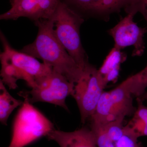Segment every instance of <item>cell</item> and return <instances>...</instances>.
<instances>
[{
  "label": "cell",
  "mask_w": 147,
  "mask_h": 147,
  "mask_svg": "<svg viewBox=\"0 0 147 147\" xmlns=\"http://www.w3.org/2000/svg\"><path fill=\"white\" fill-rule=\"evenodd\" d=\"M35 23L38 28L36 38L33 42L24 46L21 52L42 60L54 71L62 74L72 84H76L84 70L56 37L53 19H40Z\"/></svg>",
  "instance_id": "6da1fadb"
},
{
  "label": "cell",
  "mask_w": 147,
  "mask_h": 147,
  "mask_svg": "<svg viewBox=\"0 0 147 147\" xmlns=\"http://www.w3.org/2000/svg\"><path fill=\"white\" fill-rule=\"evenodd\" d=\"M1 39L3 48L0 55L1 79L9 89H16L19 80H24L32 88L53 71L51 67L36 58L12 48L2 32Z\"/></svg>",
  "instance_id": "7a4b0ae2"
},
{
  "label": "cell",
  "mask_w": 147,
  "mask_h": 147,
  "mask_svg": "<svg viewBox=\"0 0 147 147\" xmlns=\"http://www.w3.org/2000/svg\"><path fill=\"white\" fill-rule=\"evenodd\" d=\"M55 36L76 63L84 70L90 64L82 45L80 28L84 17L61 1L52 18Z\"/></svg>",
  "instance_id": "3957f363"
},
{
  "label": "cell",
  "mask_w": 147,
  "mask_h": 147,
  "mask_svg": "<svg viewBox=\"0 0 147 147\" xmlns=\"http://www.w3.org/2000/svg\"><path fill=\"white\" fill-rule=\"evenodd\" d=\"M21 106L13 121L8 147H24L55 129L53 124L26 99Z\"/></svg>",
  "instance_id": "277c9868"
},
{
  "label": "cell",
  "mask_w": 147,
  "mask_h": 147,
  "mask_svg": "<svg viewBox=\"0 0 147 147\" xmlns=\"http://www.w3.org/2000/svg\"><path fill=\"white\" fill-rule=\"evenodd\" d=\"M105 86L98 69L90 64L74 84L71 96L77 103L82 123H86L92 115Z\"/></svg>",
  "instance_id": "5b68a950"
},
{
  "label": "cell",
  "mask_w": 147,
  "mask_h": 147,
  "mask_svg": "<svg viewBox=\"0 0 147 147\" xmlns=\"http://www.w3.org/2000/svg\"><path fill=\"white\" fill-rule=\"evenodd\" d=\"M74 86L65 76L53 69L31 90L21 91L18 94L32 104L38 102H48L68 111L66 98L71 95Z\"/></svg>",
  "instance_id": "8992f818"
},
{
  "label": "cell",
  "mask_w": 147,
  "mask_h": 147,
  "mask_svg": "<svg viewBox=\"0 0 147 147\" xmlns=\"http://www.w3.org/2000/svg\"><path fill=\"white\" fill-rule=\"evenodd\" d=\"M136 13L130 12L121 19L115 26L108 30V33L115 42L114 47L121 50L132 46L133 57L142 56L145 49L144 37L147 28L139 27L134 21Z\"/></svg>",
  "instance_id": "52a82bcc"
},
{
  "label": "cell",
  "mask_w": 147,
  "mask_h": 147,
  "mask_svg": "<svg viewBox=\"0 0 147 147\" xmlns=\"http://www.w3.org/2000/svg\"><path fill=\"white\" fill-rule=\"evenodd\" d=\"M135 81L134 74L109 91L113 105L120 117L123 119L134 115L136 111L132 100Z\"/></svg>",
  "instance_id": "ba28073f"
},
{
  "label": "cell",
  "mask_w": 147,
  "mask_h": 147,
  "mask_svg": "<svg viewBox=\"0 0 147 147\" xmlns=\"http://www.w3.org/2000/svg\"><path fill=\"white\" fill-rule=\"evenodd\" d=\"M47 137L60 147H98L90 129L83 127L71 132L54 129Z\"/></svg>",
  "instance_id": "9c48e42d"
},
{
  "label": "cell",
  "mask_w": 147,
  "mask_h": 147,
  "mask_svg": "<svg viewBox=\"0 0 147 147\" xmlns=\"http://www.w3.org/2000/svg\"><path fill=\"white\" fill-rule=\"evenodd\" d=\"M136 0H93L89 16L105 21L113 13L127 10Z\"/></svg>",
  "instance_id": "30bf717a"
},
{
  "label": "cell",
  "mask_w": 147,
  "mask_h": 147,
  "mask_svg": "<svg viewBox=\"0 0 147 147\" xmlns=\"http://www.w3.org/2000/svg\"><path fill=\"white\" fill-rule=\"evenodd\" d=\"M89 120L90 122L101 124H107L115 121L124 120L113 105L109 91L103 92Z\"/></svg>",
  "instance_id": "8fae6325"
},
{
  "label": "cell",
  "mask_w": 147,
  "mask_h": 147,
  "mask_svg": "<svg viewBox=\"0 0 147 147\" xmlns=\"http://www.w3.org/2000/svg\"><path fill=\"white\" fill-rule=\"evenodd\" d=\"M125 58L126 56L115 47L110 51L102 66L98 69L106 86L109 82L117 78L121 64Z\"/></svg>",
  "instance_id": "7c38bea8"
},
{
  "label": "cell",
  "mask_w": 147,
  "mask_h": 147,
  "mask_svg": "<svg viewBox=\"0 0 147 147\" xmlns=\"http://www.w3.org/2000/svg\"><path fill=\"white\" fill-rule=\"evenodd\" d=\"M24 101L13 98L7 91L2 80H0V121L7 125L9 117L13 110L21 106Z\"/></svg>",
  "instance_id": "4fadbf2b"
},
{
  "label": "cell",
  "mask_w": 147,
  "mask_h": 147,
  "mask_svg": "<svg viewBox=\"0 0 147 147\" xmlns=\"http://www.w3.org/2000/svg\"><path fill=\"white\" fill-rule=\"evenodd\" d=\"M98 147H115L107 133L105 124L90 122V127Z\"/></svg>",
  "instance_id": "5bb4252c"
},
{
  "label": "cell",
  "mask_w": 147,
  "mask_h": 147,
  "mask_svg": "<svg viewBox=\"0 0 147 147\" xmlns=\"http://www.w3.org/2000/svg\"><path fill=\"white\" fill-rule=\"evenodd\" d=\"M84 17L89 16L93 0H61Z\"/></svg>",
  "instance_id": "9a60e30c"
},
{
  "label": "cell",
  "mask_w": 147,
  "mask_h": 147,
  "mask_svg": "<svg viewBox=\"0 0 147 147\" xmlns=\"http://www.w3.org/2000/svg\"><path fill=\"white\" fill-rule=\"evenodd\" d=\"M123 122V120H117L105 124L108 135L115 143L118 142L124 134Z\"/></svg>",
  "instance_id": "2e32d148"
},
{
  "label": "cell",
  "mask_w": 147,
  "mask_h": 147,
  "mask_svg": "<svg viewBox=\"0 0 147 147\" xmlns=\"http://www.w3.org/2000/svg\"><path fill=\"white\" fill-rule=\"evenodd\" d=\"M137 85L136 96L139 97L145 92L147 87V65L142 71L136 74Z\"/></svg>",
  "instance_id": "e0dca14e"
},
{
  "label": "cell",
  "mask_w": 147,
  "mask_h": 147,
  "mask_svg": "<svg viewBox=\"0 0 147 147\" xmlns=\"http://www.w3.org/2000/svg\"><path fill=\"white\" fill-rule=\"evenodd\" d=\"M125 11L127 13L131 12L135 13L140 12L147 23V0H136Z\"/></svg>",
  "instance_id": "ac0fdd59"
},
{
  "label": "cell",
  "mask_w": 147,
  "mask_h": 147,
  "mask_svg": "<svg viewBox=\"0 0 147 147\" xmlns=\"http://www.w3.org/2000/svg\"><path fill=\"white\" fill-rule=\"evenodd\" d=\"M115 147H142L135 137L124 134L122 137L115 143Z\"/></svg>",
  "instance_id": "d6986e66"
},
{
  "label": "cell",
  "mask_w": 147,
  "mask_h": 147,
  "mask_svg": "<svg viewBox=\"0 0 147 147\" xmlns=\"http://www.w3.org/2000/svg\"><path fill=\"white\" fill-rule=\"evenodd\" d=\"M142 100H147V92H145L142 96L139 97Z\"/></svg>",
  "instance_id": "ffe728a7"
}]
</instances>
